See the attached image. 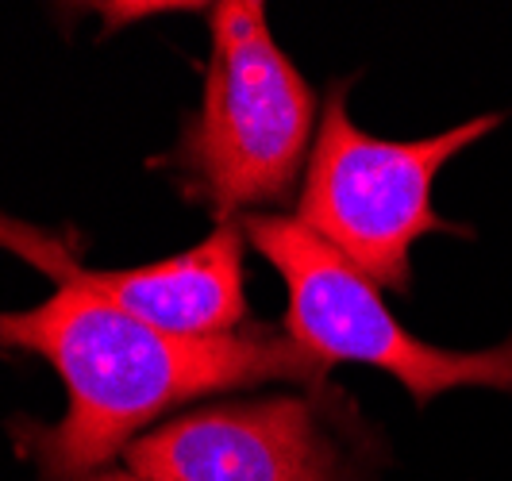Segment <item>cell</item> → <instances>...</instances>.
<instances>
[{"label": "cell", "instance_id": "6da1fadb", "mask_svg": "<svg viewBox=\"0 0 512 481\" xmlns=\"http://www.w3.org/2000/svg\"><path fill=\"white\" fill-rule=\"evenodd\" d=\"M0 347L43 355L66 381V416L51 428H20L24 451L47 481L97 474L112 455L128 451L139 431L189 401L262 381L320 385L328 378V366L285 331L181 339L77 285H58L27 312H0Z\"/></svg>", "mask_w": 512, "mask_h": 481}, {"label": "cell", "instance_id": "7a4b0ae2", "mask_svg": "<svg viewBox=\"0 0 512 481\" xmlns=\"http://www.w3.org/2000/svg\"><path fill=\"white\" fill-rule=\"evenodd\" d=\"M316 97L266 27L258 0L212 8L205 101L185 127L181 166L224 216L282 204L305 166Z\"/></svg>", "mask_w": 512, "mask_h": 481}, {"label": "cell", "instance_id": "3957f363", "mask_svg": "<svg viewBox=\"0 0 512 481\" xmlns=\"http://www.w3.org/2000/svg\"><path fill=\"white\" fill-rule=\"evenodd\" d=\"M501 120L505 116L486 112L428 139L393 143L351 124L339 85L312 143L297 220L374 285L409 293L416 239L439 231L470 235L436 212V178L455 154L497 131Z\"/></svg>", "mask_w": 512, "mask_h": 481}, {"label": "cell", "instance_id": "277c9868", "mask_svg": "<svg viewBox=\"0 0 512 481\" xmlns=\"http://www.w3.org/2000/svg\"><path fill=\"white\" fill-rule=\"evenodd\" d=\"M239 228L289 285L285 335L324 366H378L409 389L416 408L432 405L451 389L512 393V335L486 351L432 347L385 308L382 285L316 239L297 216L247 212Z\"/></svg>", "mask_w": 512, "mask_h": 481}, {"label": "cell", "instance_id": "5b68a950", "mask_svg": "<svg viewBox=\"0 0 512 481\" xmlns=\"http://www.w3.org/2000/svg\"><path fill=\"white\" fill-rule=\"evenodd\" d=\"M124 462L151 481H359L316 408L297 397L174 416L139 435Z\"/></svg>", "mask_w": 512, "mask_h": 481}, {"label": "cell", "instance_id": "8992f818", "mask_svg": "<svg viewBox=\"0 0 512 481\" xmlns=\"http://www.w3.org/2000/svg\"><path fill=\"white\" fill-rule=\"evenodd\" d=\"M4 239L43 266L58 285H77L135 320L181 339L235 335L247 320L243 293V228L220 224L205 243L174 258L131 270H85L54 243L35 239L27 228H8Z\"/></svg>", "mask_w": 512, "mask_h": 481}, {"label": "cell", "instance_id": "52a82bcc", "mask_svg": "<svg viewBox=\"0 0 512 481\" xmlns=\"http://www.w3.org/2000/svg\"><path fill=\"white\" fill-rule=\"evenodd\" d=\"M97 12L104 16V31H116V27L131 24V20H143L154 12H181V4H97Z\"/></svg>", "mask_w": 512, "mask_h": 481}, {"label": "cell", "instance_id": "ba28073f", "mask_svg": "<svg viewBox=\"0 0 512 481\" xmlns=\"http://www.w3.org/2000/svg\"><path fill=\"white\" fill-rule=\"evenodd\" d=\"M81 481H151V478H139V474H131V470H97V474H89V478Z\"/></svg>", "mask_w": 512, "mask_h": 481}]
</instances>
